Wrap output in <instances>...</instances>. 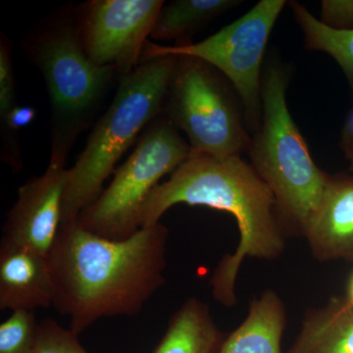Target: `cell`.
Masks as SVG:
<instances>
[{
    "label": "cell",
    "instance_id": "cell-1",
    "mask_svg": "<svg viewBox=\"0 0 353 353\" xmlns=\"http://www.w3.org/2000/svg\"><path fill=\"white\" fill-rule=\"evenodd\" d=\"M168 239L160 222L124 241L97 236L77 220L61 225L48 257L53 307L77 334L102 318L138 315L166 282Z\"/></svg>",
    "mask_w": 353,
    "mask_h": 353
},
{
    "label": "cell",
    "instance_id": "cell-2",
    "mask_svg": "<svg viewBox=\"0 0 353 353\" xmlns=\"http://www.w3.org/2000/svg\"><path fill=\"white\" fill-rule=\"evenodd\" d=\"M180 203L225 211L236 219L239 245L220 260L210 283L215 301L227 307L236 305V277L245 259L274 260L284 252L287 229L275 196L241 157L192 152L146 199L141 228L159 223L167 210Z\"/></svg>",
    "mask_w": 353,
    "mask_h": 353
},
{
    "label": "cell",
    "instance_id": "cell-3",
    "mask_svg": "<svg viewBox=\"0 0 353 353\" xmlns=\"http://www.w3.org/2000/svg\"><path fill=\"white\" fill-rule=\"evenodd\" d=\"M289 74L269 60L262 76L261 121L250 141V164L268 185L285 228L304 234L331 176L313 161L287 104Z\"/></svg>",
    "mask_w": 353,
    "mask_h": 353
},
{
    "label": "cell",
    "instance_id": "cell-4",
    "mask_svg": "<svg viewBox=\"0 0 353 353\" xmlns=\"http://www.w3.org/2000/svg\"><path fill=\"white\" fill-rule=\"evenodd\" d=\"M178 57L153 58L123 77L115 97L88 137L76 164L67 171L61 225L76 220L103 192L139 132L164 108Z\"/></svg>",
    "mask_w": 353,
    "mask_h": 353
},
{
    "label": "cell",
    "instance_id": "cell-5",
    "mask_svg": "<svg viewBox=\"0 0 353 353\" xmlns=\"http://www.w3.org/2000/svg\"><path fill=\"white\" fill-rule=\"evenodd\" d=\"M31 57L41 70L51 101L50 161L66 165L70 150L87 126L116 75L94 64L83 50L78 21L60 14L32 39Z\"/></svg>",
    "mask_w": 353,
    "mask_h": 353
},
{
    "label": "cell",
    "instance_id": "cell-6",
    "mask_svg": "<svg viewBox=\"0 0 353 353\" xmlns=\"http://www.w3.org/2000/svg\"><path fill=\"white\" fill-rule=\"evenodd\" d=\"M192 150L168 120H157L94 203L83 209L77 223L90 233L111 241H124L141 229L146 199L164 176L173 173Z\"/></svg>",
    "mask_w": 353,
    "mask_h": 353
},
{
    "label": "cell",
    "instance_id": "cell-7",
    "mask_svg": "<svg viewBox=\"0 0 353 353\" xmlns=\"http://www.w3.org/2000/svg\"><path fill=\"white\" fill-rule=\"evenodd\" d=\"M176 57L164 105L169 122L187 134L192 152L241 157L252 138L227 79L201 59Z\"/></svg>",
    "mask_w": 353,
    "mask_h": 353
},
{
    "label": "cell",
    "instance_id": "cell-8",
    "mask_svg": "<svg viewBox=\"0 0 353 353\" xmlns=\"http://www.w3.org/2000/svg\"><path fill=\"white\" fill-rule=\"evenodd\" d=\"M285 0H261L245 15L196 43H145L139 63L153 58L189 57L214 67L231 83L243 104L246 126L255 132L261 121L264 54Z\"/></svg>",
    "mask_w": 353,
    "mask_h": 353
},
{
    "label": "cell",
    "instance_id": "cell-9",
    "mask_svg": "<svg viewBox=\"0 0 353 353\" xmlns=\"http://www.w3.org/2000/svg\"><path fill=\"white\" fill-rule=\"evenodd\" d=\"M161 0H94L78 14L81 43L88 57L122 78L139 66Z\"/></svg>",
    "mask_w": 353,
    "mask_h": 353
},
{
    "label": "cell",
    "instance_id": "cell-10",
    "mask_svg": "<svg viewBox=\"0 0 353 353\" xmlns=\"http://www.w3.org/2000/svg\"><path fill=\"white\" fill-rule=\"evenodd\" d=\"M67 171L64 165L50 162L43 175L21 185L7 213L2 240L48 257L61 228Z\"/></svg>",
    "mask_w": 353,
    "mask_h": 353
},
{
    "label": "cell",
    "instance_id": "cell-11",
    "mask_svg": "<svg viewBox=\"0 0 353 353\" xmlns=\"http://www.w3.org/2000/svg\"><path fill=\"white\" fill-rule=\"evenodd\" d=\"M303 236L315 259L353 262V175L331 176Z\"/></svg>",
    "mask_w": 353,
    "mask_h": 353
},
{
    "label": "cell",
    "instance_id": "cell-12",
    "mask_svg": "<svg viewBox=\"0 0 353 353\" xmlns=\"http://www.w3.org/2000/svg\"><path fill=\"white\" fill-rule=\"evenodd\" d=\"M53 282L48 259L6 240L0 243V310L48 308Z\"/></svg>",
    "mask_w": 353,
    "mask_h": 353
},
{
    "label": "cell",
    "instance_id": "cell-13",
    "mask_svg": "<svg viewBox=\"0 0 353 353\" xmlns=\"http://www.w3.org/2000/svg\"><path fill=\"white\" fill-rule=\"evenodd\" d=\"M285 325L284 301L275 290H265L250 303L240 326L226 336L220 353H283Z\"/></svg>",
    "mask_w": 353,
    "mask_h": 353
},
{
    "label": "cell",
    "instance_id": "cell-14",
    "mask_svg": "<svg viewBox=\"0 0 353 353\" xmlns=\"http://www.w3.org/2000/svg\"><path fill=\"white\" fill-rule=\"evenodd\" d=\"M285 353H353V304L334 296L323 307L308 310Z\"/></svg>",
    "mask_w": 353,
    "mask_h": 353
},
{
    "label": "cell",
    "instance_id": "cell-15",
    "mask_svg": "<svg viewBox=\"0 0 353 353\" xmlns=\"http://www.w3.org/2000/svg\"><path fill=\"white\" fill-rule=\"evenodd\" d=\"M225 339L208 304L190 297L171 316L152 353H220Z\"/></svg>",
    "mask_w": 353,
    "mask_h": 353
},
{
    "label": "cell",
    "instance_id": "cell-16",
    "mask_svg": "<svg viewBox=\"0 0 353 353\" xmlns=\"http://www.w3.org/2000/svg\"><path fill=\"white\" fill-rule=\"evenodd\" d=\"M241 3L240 0H176L162 7L150 37L157 41H179L176 46H183L190 34Z\"/></svg>",
    "mask_w": 353,
    "mask_h": 353
},
{
    "label": "cell",
    "instance_id": "cell-17",
    "mask_svg": "<svg viewBox=\"0 0 353 353\" xmlns=\"http://www.w3.org/2000/svg\"><path fill=\"white\" fill-rule=\"evenodd\" d=\"M294 20L303 34L305 48L333 57L353 90V29H332L296 1L290 2Z\"/></svg>",
    "mask_w": 353,
    "mask_h": 353
},
{
    "label": "cell",
    "instance_id": "cell-18",
    "mask_svg": "<svg viewBox=\"0 0 353 353\" xmlns=\"http://www.w3.org/2000/svg\"><path fill=\"white\" fill-rule=\"evenodd\" d=\"M39 325L34 311H13L0 325V353H32Z\"/></svg>",
    "mask_w": 353,
    "mask_h": 353
},
{
    "label": "cell",
    "instance_id": "cell-19",
    "mask_svg": "<svg viewBox=\"0 0 353 353\" xmlns=\"http://www.w3.org/2000/svg\"><path fill=\"white\" fill-rule=\"evenodd\" d=\"M78 336L71 329H65L48 318L39 323L38 338L32 353H88Z\"/></svg>",
    "mask_w": 353,
    "mask_h": 353
},
{
    "label": "cell",
    "instance_id": "cell-20",
    "mask_svg": "<svg viewBox=\"0 0 353 353\" xmlns=\"http://www.w3.org/2000/svg\"><path fill=\"white\" fill-rule=\"evenodd\" d=\"M17 106L10 44H9L6 37L1 36V43H0V120H1V126L6 124L14 109Z\"/></svg>",
    "mask_w": 353,
    "mask_h": 353
},
{
    "label": "cell",
    "instance_id": "cell-21",
    "mask_svg": "<svg viewBox=\"0 0 353 353\" xmlns=\"http://www.w3.org/2000/svg\"><path fill=\"white\" fill-rule=\"evenodd\" d=\"M320 21L332 29H353V0H323Z\"/></svg>",
    "mask_w": 353,
    "mask_h": 353
},
{
    "label": "cell",
    "instance_id": "cell-22",
    "mask_svg": "<svg viewBox=\"0 0 353 353\" xmlns=\"http://www.w3.org/2000/svg\"><path fill=\"white\" fill-rule=\"evenodd\" d=\"M341 148L350 170L353 171V108L348 112L341 130Z\"/></svg>",
    "mask_w": 353,
    "mask_h": 353
},
{
    "label": "cell",
    "instance_id": "cell-23",
    "mask_svg": "<svg viewBox=\"0 0 353 353\" xmlns=\"http://www.w3.org/2000/svg\"><path fill=\"white\" fill-rule=\"evenodd\" d=\"M345 297L348 303L353 304V271L347 281V292H345Z\"/></svg>",
    "mask_w": 353,
    "mask_h": 353
}]
</instances>
